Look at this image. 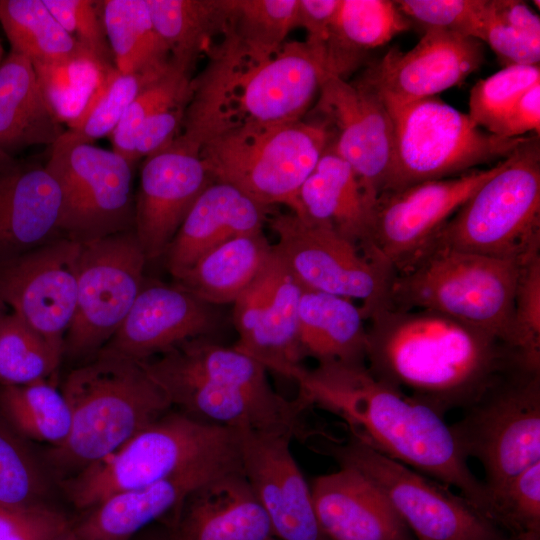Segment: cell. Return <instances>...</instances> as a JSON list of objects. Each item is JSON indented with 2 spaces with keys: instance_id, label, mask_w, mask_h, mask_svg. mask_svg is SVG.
Wrapping results in <instances>:
<instances>
[{
  "instance_id": "cell-1",
  "label": "cell",
  "mask_w": 540,
  "mask_h": 540,
  "mask_svg": "<svg viewBox=\"0 0 540 540\" xmlns=\"http://www.w3.org/2000/svg\"><path fill=\"white\" fill-rule=\"evenodd\" d=\"M360 309L368 322V370L443 417L513 372L535 369L504 340L441 313L383 301Z\"/></svg>"
},
{
  "instance_id": "cell-2",
  "label": "cell",
  "mask_w": 540,
  "mask_h": 540,
  "mask_svg": "<svg viewBox=\"0 0 540 540\" xmlns=\"http://www.w3.org/2000/svg\"><path fill=\"white\" fill-rule=\"evenodd\" d=\"M297 399L339 417L351 437L444 485L483 516L487 492L470 470L450 424L434 409L379 380L366 364L318 363L292 377Z\"/></svg>"
},
{
  "instance_id": "cell-3",
  "label": "cell",
  "mask_w": 540,
  "mask_h": 540,
  "mask_svg": "<svg viewBox=\"0 0 540 540\" xmlns=\"http://www.w3.org/2000/svg\"><path fill=\"white\" fill-rule=\"evenodd\" d=\"M192 78L182 132L178 137L200 150L223 133L302 120L328 76L322 52L305 41H286L260 56L229 30Z\"/></svg>"
},
{
  "instance_id": "cell-4",
  "label": "cell",
  "mask_w": 540,
  "mask_h": 540,
  "mask_svg": "<svg viewBox=\"0 0 540 540\" xmlns=\"http://www.w3.org/2000/svg\"><path fill=\"white\" fill-rule=\"evenodd\" d=\"M172 407L201 422L306 440L319 431L302 419L306 409L271 387L265 367L234 347L196 338L140 361Z\"/></svg>"
},
{
  "instance_id": "cell-5",
  "label": "cell",
  "mask_w": 540,
  "mask_h": 540,
  "mask_svg": "<svg viewBox=\"0 0 540 540\" xmlns=\"http://www.w3.org/2000/svg\"><path fill=\"white\" fill-rule=\"evenodd\" d=\"M61 391L71 427L46 458L63 479L112 454L172 408L140 361L105 353L72 370Z\"/></svg>"
},
{
  "instance_id": "cell-6",
  "label": "cell",
  "mask_w": 540,
  "mask_h": 540,
  "mask_svg": "<svg viewBox=\"0 0 540 540\" xmlns=\"http://www.w3.org/2000/svg\"><path fill=\"white\" fill-rule=\"evenodd\" d=\"M212 466L242 469L240 431L169 410L61 485L69 500L85 511L113 494Z\"/></svg>"
},
{
  "instance_id": "cell-7",
  "label": "cell",
  "mask_w": 540,
  "mask_h": 540,
  "mask_svg": "<svg viewBox=\"0 0 540 540\" xmlns=\"http://www.w3.org/2000/svg\"><path fill=\"white\" fill-rule=\"evenodd\" d=\"M520 264L436 248L394 274L384 303L441 313L512 346L514 296Z\"/></svg>"
},
{
  "instance_id": "cell-8",
  "label": "cell",
  "mask_w": 540,
  "mask_h": 540,
  "mask_svg": "<svg viewBox=\"0 0 540 540\" xmlns=\"http://www.w3.org/2000/svg\"><path fill=\"white\" fill-rule=\"evenodd\" d=\"M436 248L519 264L540 253L539 135L527 137L503 160L500 169L456 211L425 252Z\"/></svg>"
},
{
  "instance_id": "cell-9",
  "label": "cell",
  "mask_w": 540,
  "mask_h": 540,
  "mask_svg": "<svg viewBox=\"0 0 540 540\" xmlns=\"http://www.w3.org/2000/svg\"><path fill=\"white\" fill-rule=\"evenodd\" d=\"M331 140L321 121L243 127L200 147L215 181L233 185L260 205L298 213V195Z\"/></svg>"
},
{
  "instance_id": "cell-10",
  "label": "cell",
  "mask_w": 540,
  "mask_h": 540,
  "mask_svg": "<svg viewBox=\"0 0 540 540\" xmlns=\"http://www.w3.org/2000/svg\"><path fill=\"white\" fill-rule=\"evenodd\" d=\"M387 109L393 123L394 153L382 192L498 163L527 139L494 135L435 96Z\"/></svg>"
},
{
  "instance_id": "cell-11",
  "label": "cell",
  "mask_w": 540,
  "mask_h": 540,
  "mask_svg": "<svg viewBox=\"0 0 540 540\" xmlns=\"http://www.w3.org/2000/svg\"><path fill=\"white\" fill-rule=\"evenodd\" d=\"M462 411L450 426L465 457L482 464L488 502L540 461V369L513 372Z\"/></svg>"
},
{
  "instance_id": "cell-12",
  "label": "cell",
  "mask_w": 540,
  "mask_h": 540,
  "mask_svg": "<svg viewBox=\"0 0 540 540\" xmlns=\"http://www.w3.org/2000/svg\"><path fill=\"white\" fill-rule=\"evenodd\" d=\"M62 194L60 233L87 242L134 230L133 165L72 130L51 145L45 165Z\"/></svg>"
},
{
  "instance_id": "cell-13",
  "label": "cell",
  "mask_w": 540,
  "mask_h": 540,
  "mask_svg": "<svg viewBox=\"0 0 540 540\" xmlns=\"http://www.w3.org/2000/svg\"><path fill=\"white\" fill-rule=\"evenodd\" d=\"M325 454L369 478L387 497L416 540H501L499 528L466 498L350 436L328 439Z\"/></svg>"
},
{
  "instance_id": "cell-14",
  "label": "cell",
  "mask_w": 540,
  "mask_h": 540,
  "mask_svg": "<svg viewBox=\"0 0 540 540\" xmlns=\"http://www.w3.org/2000/svg\"><path fill=\"white\" fill-rule=\"evenodd\" d=\"M266 223L277 236L275 254L303 289L358 299L361 306L385 300L395 271L382 258L331 225L291 211Z\"/></svg>"
},
{
  "instance_id": "cell-15",
  "label": "cell",
  "mask_w": 540,
  "mask_h": 540,
  "mask_svg": "<svg viewBox=\"0 0 540 540\" xmlns=\"http://www.w3.org/2000/svg\"><path fill=\"white\" fill-rule=\"evenodd\" d=\"M77 306L64 352L83 357L117 331L144 285L148 261L134 230L80 242Z\"/></svg>"
},
{
  "instance_id": "cell-16",
  "label": "cell",
  "mask_w": 540,
  "mask_h": 540,
  "mask_svg": "<svg viewBox=\"0 0 540 540\" xmlns=\"http://www.w3.org/2000/svg\"><path fill=\"white\" fill-rule=\"evenodd\" d=\"M416 183L380 193L371 210L373 248L396 272L422 255L468 198L501 167Z\"/></svg>"
},
{
  "instance_id": "cell-17",
  "label": "cell",
  "mask_w": 540,
  "mask_h": 540,
  "mask_svg": "<svg viewBox=\"0 0 540 540\" xmlns=\"http://www.w3.org/2000/svg\"><path fill=\"white\" fill-rule=\"evenodd\" d=\"M80 246L55 238L0 264V300L63 353L77 306Z\"/></svg>"
},
{
  "instance_id": "cell-18",
  "label": "cell",
  "mask_w": 540,
  "mask_h": 540,
  "mask_svg": "<svg viewBox=\"0 0 540 540\" xmlns=\"http://www.w3.org/2000/svg\"><path fill=\"white\" fill-rule=\"evenodd\" d=\"M331 134L330 145L355 172L373 207L389 177L394 134L390 113L368 85L328 75L315 107Z\"/></svg>"
},
{
  "instance_id": "cell-19",
  "label": "cell",
  "mask_w": 540,
  "mask_h": 540,
  "mask_svg": "<svg viewBox=\"0 0 540 540\" xmlns=\"http://www.w3.org/2000/svg\"><path fill=\"white\" fill-rule=\"evenodd\" d=\"M302 292L303 288L273 250L266 267L234 302L238 340L233 347L266 370L292 379L304 358L298 337Z\"/></svg>"
},
{
  "instance_id": "cell-20",
  "label": "cell",
  "mask_w": 540,
  "mask_h": 540,
  "mask_svg": "<svg viewBox=\"0 0 540 540\" xmlns=\"http://www.w3.org/2000/svg\"><path fill=\"white\" fill-rule=\"evenodd\" d=\"M481 42L457 33L428 29L408 51L390 49L357 78L386 107L434 97L465 80L482 65Z\"/></svg>"
},
{
  "instance_id": "cell-21",
  "label": "cell",
  "mask_w": 540,
  "mask_h": 540,
  "mask_svg": "<svg viewBox=\"0 0 540 540\" xmlns=\"http://www.w3.org/2000/svg\"><path fill=\"white\" fill-rule=\"evenodd\" d=\"M213 181L199 149L179 137L145 158L134 232L147 260L165 254L191 207Z\"/></svg>"
},
{
  "instance_id": "cell-22",
  "label": "cell",
  "mask_w": 540,
  "mask_h": 540,
  "mask_svg": "<svg viewBox=\"0 0 540 540\" xmlns=\"http://www.w3.org/2000/svg\"><path fill=\"white\" fill-rule=\"evenodd\" d=\"M287 436L240 431L242 471L278 540H327Z\"/></svg>"
},
{
  "instance_id": "cell-23",
  "label": "cell",
  "mask_w": 540,
  "mask_h": 540,
  "mask_svg": "<svg viewBox=\"0 0 540 540\" xmlns=\"http://www.w3.org/2000/svg\"><path fill=\"white\" fill-rule=\"evenodd\" d=\"M215 307L178 285L144 282L125 319L98 353L145 361L208 337L220 324Z\"/></svg>"
},
{
  "instance_id": "cell-24",
  "label": "cell",
  "mask_w": 540,
  "mask_h": 540,
  "mask_svg": "<svg viewBox=\"0 0 540 540\" xmlns=\"http://www.w3.org/2000/svg\"><path fill=\"white\" fill-rule=\"evenodd\" d=\"M310 490L327 540H413L383 492L354 468L319 475Z\"/></svg>"
},
{
  "instance_id": "cell-25",
  "label": "cell",
  "mask_w": 540,
  "mask_h": 540,
  "mask_svg": "<svg viewBox=\"0 0 540 540\" xmlns=\"http://www.w3.org/2000/svg\"><path fill=\"white\" fill-rule=\"evenodd\" d=\"M62 194L45 166L0 157V264L55 239Z\"/></svg>"
},
{
  "instance_id": "cell-26",
  "label": "cell",
  "mask_w": 540,
  "mask_h": 540,
  "mask_svg": "<svg viewBox=\"0 0 540 540\" xmlns=\"http://www.w3.org/2000/svg\"><path fill=\"white\" fill-rule=\"evenodd\" d=\"M269 519L243 471L210 479L173 511L170 540H269Z\"/></svg>"
},
{
  "instance_id": "cell-27",
  "label": "cell",
  "mask_w": 540,
  "mask_h": 540,
  "mask_svg": "<svg viewBox=\"0 0 540 540\" xmlns=\"http://www.w3.org/2000/svg\"><path fill=\"white\" fill-rule=\"evenodd\" d=\"M271 208L231 184L213 181L199 195L165 252L178 279L204 254L235 237L263 230Z\"/></svg>"
},
{
  "instance_id": "cell-28",
  "label": "cell",
  "mask_w": 540,
  "mask_h": 540,
  "mask_svg": "<svg viewBox=\"0 0 540 540\" xmlns=\"http://www.w3.org/2000/svg\"><path fill=\"white\" fill-rule=\"evenodd\" d=\"M241 469L212 466L191 470L155 484L113 494L73 521L74 540H131L140 530L173 512L194 489Z\"/></svg>"
},
{
  "instance_id": "cell-29",
  "label": "cell",
  "mask_w": 540,
  "mask_h": 540,
  "mask_svg": "<svg viewBox=\"0 0 540 540\" xmlns=\"http://www.w3.org/2000/svg\"><path fill=\"white\" fill-rule=\"evenodd\" d=\"M299 216L327 223L341 235L374 254L370 240L372 206L350 165L330 142L298 195Z\"/></svg>"
},
{
  "instance_id": "cell-30",
  "label": "cell",
  "mask_w": 540,
  "mask_h": 540,
  "mask_svg": "<svg viewBox=\"0 0 540 540\" xmlns=\"http://www.w3.org/2000/svg\"><path fill=\"white\" fill-rule=\"evenodd\" d=\"M48 105L32 62L10 51L0 65V157L52 145L64 133Z\"/></svg>"
},
{
  "instance_id": "cell-31",
  "label": "cell",
  "mask_w": 540,
  "mask_h": 540,
  "mask_svg": "<svg viewBox=\"0 0 540 540\" xmlns=\"http://www.w3.org/2000/svg\"><path fill=\"white\" fill-rule=\"evenodd\" d=\"M360 307L341 296L303 289L298 337L303 357L318 363L366 364L367 327Z\"/></svg>"
},
{
  "instance_id": "cell-32",
  "label": "cell",
  "mask_w": 540,
  "mask_h": 540,
  "mask_svg": "<svg viewBox=\"0 0 540 540\" xmlns=\"http://www.w3.org/2000/svg\"><path fill=\"white\" fill-rule=\"evenodd\" d=\"M412 23L391 0H340L321 45L328 75L345 79L365 54L409 30Z\"/></svg>"
},
{
  "instance_id": "cell-33",
  "label": "cell",
  "mask_w": 540,
  "mask_h": 540,
  "mask_svg": "<svg viewBox=\"0 0 540 540\" xmlns=\"http://www.w3.org/2000/svg\"><path fill=\"white\" fill-rule=\"evenodd\" d=\"M272 255L273 246L263 230L244 234L204 254L176 279V285L213 306L234 304Z\"/></svg>"
},
{
  "instance_id": "cell-34",
  "label": "cell",
  "mask_w": 540,
  "mask_h": 540,
  "mask_svg": "<svg viewBox=\"0 0 540 540\" xmlns=\"http://www.w3.org/2000/svg\"><path fill=\"white\" fill-rule=\"evenodd\" d=\"M155 31L170 61L191 74L230 23L233 0H147Z\"/></svg>"
},
{
  "instance_id": "cell-35",
  "label": "cell",
  "mask_w": 540,
  "mask_h": 540,
  "mask_svg": "<svg viewBox=\"0 0 540 540\" xmlns=\"http://www.w3.org/2000/svg\"><path fill=\"white\" fill-rule=\"evenodd\" d=\"M0 25L11 51L33 65L93 55L62 28L43 0H0Z\"/></svg>"
},
{
  "instance_id": "cell-36",
  "label": "cell",
  "mask_w": 540,
  "mask_h": 540,
  "mask_svg": "<svg viewBox=\"0 0 540 540\" xmlns=\"http://www.w3.org/2000/svg\"><path fill=\"white\" fill-rule=\"evenodd\" d=\"M102 22L115 68L124 74L163 67L169 53L158 37L147 0H105Z\"/></svg>"
},
{
  "instance_id": "cell-37",
  "label": "cell",
  "mask_w": 540,
  "mask_h": 540,
  "mask_svg": "<svg viewBox=\"0 0 540 540\" xmlns=\"http://www.w3.org/2000/svg\"><path fill=\"white\" fill-rule=\"evenodd\" d=\"M0 411L23 438L61 445L71 427V410L62 393L48 380L23 386H2Z\"/></svg>"
},
{
  "instance_id": "cell-38",
  "label": "cell",
  "mask_w": 540,
  "mask_h": 540,
  "mask_svg": "<svg viewBox=\"0 0 540 540\" xmlns=\"http://www.w3.org/2000/svg\"><path fill=\"white\" fill-rule=\"evenodd\" d=\"M481 42L503 67L539 65L540 18L526 2L486 0Z\"/></svg>"
},
{
  "instance_id": "cell-39",
  "label": "cell",
  "mask_w": 540,
  "mask_h": 540,
  "mask_svg": "<svg viewBox=\"0 0 540 540\" xmlns=\"http://www.w3.org/2000/svg\"><path fill=\"white\" fill-rule=\"evenodd\" d=\"M63 352L14 313L0 321V385L23 386L46 381L56 371Z\"/></svg>"
},
{
  "instance_id": "cell-40",
  "label": "cell",
  "mask_w": 540,
  "mask_h": 540,
  "mask_svg": "<svg viewBox=\"0 0 540 540\" xmlns=\"http://www.w3.org/2000/svg\"><path fill=\"white\" fill-rule=\"evenodd\" d=\"M33 67L51 110L61 123L69 124L81 114L106 73L115 66L87 55Z\"/></svg>"
},
{
  "instance_id": "cell-41",
  "label": "cell",
  "mask_w": 540,
  "mask_h": 540,
  "mask_svg": "<svg viewBox=\"0 0 540 540\" xmlns=\"http://www.w3.org/2000/svg\"><path fill=\"white\" fill-rule=\"evenodd\" d=\"M170 64L130 74L111 68L81 114L67 124L68 129L92 143L110 135L137 95L163 75Z\"/></svg>"
},
{
  "instance_id": "cell-42",
  "label": "cell",
  "mask_w": 540,
  "mask_h": 540,
  "mask_svg": "<svg viewBox=\"0 0 540 540\" xmlns=\"http://www.w3.org/2000/svg\"><path fill=\"white\" fill-rule=\"evenodd\" d=\"M298 0H233L229 30L250 52L278 51L297 28Z\"/></svg>"
},
{
  "instance_id": "cell-43",
  "label": "cell",
  "mask_w": 540,
  "mask_h": 540,
  "mask_svg": "<svg viewBox=\"0 0 540 540\" xmlns=\"http://www.w3.org/2000/svg\"><path fill=\"white\" fill-rule=\"evenodd\" d=\"M24 439L0 418V506L44 504L47 475Z\"/></svg>"
},
{
  "instance_id": "cell-44",
  "label": "cell",
  "mask_w": 540,
  "mask_h": 540,
  "mask_svg": "<svg viewBox=\"0 0 540 540\" xmlns=\"http://www.w3.org/2000/svg\"><path fill=\"white\" fill-rule=\"evenodd\" d=\"M191 84V74L171 63L168 70L147 85L128 107L110 134L112 150L134 165V139L141 125L163 110L188 104Z\"/></svg>"
},
{
  "instance_id": "cell-45",
  "label": "cell",
  "mask_w": 540,
  "mask_h": 540,
  "mask_svg": "<svg viewBox=\"0 0 540 540\" xmlns=\"http://www.w3.org/2000/svg\"><path fill=\"white\" fill-rule=\"evenodd\" d=\"M539 82V65L503 67L473 86L468 116L477 126L493 134L516 101Z\"/></svg>"
},
{
  "instance_id": "cell-46",
  "label": "cell",
  "mask_w": 540,
  "mask_h": 540,
  "mask_svg": "<svg viewBox=\"0 0 540 540\" xmlns=\"http://www.w3.org/2000/svg\"><path fill=\"white\" fill-rule=\"evenodd\" d=\"M484 515L511 535L540 533V461L490 495Z\"/></svg>"
},
{
  "instance_id": "cell-47",
  "label": "cell",
  "mask_w": 540,
  "mask_h": 540,
  "mask_svg": "<svg viewBox=\"0 0 540 540\" xmlns=\"http://www.w3.org/2000/svg\"><path fill=\"white\" fill-rule=\"evenodd\" d=\"M512 346L540 369V253L522 262L514 296Z\"/></svg>"
},
{
  "instance_id": "cell-48",
  "label": "cell",
  "mask_w": 540,
  "mask_h": 540,
  "mask_svg": "<svg viewBox=\"0 0 540 540\" xmlns=\"http://www.w3.org/2000/svg\"><path fill=\"white\" fill-rule=\"evenodd\" d=\"M397 7L411 23L481 42L486 0H398Z\"/></svg>"
},
{
  "instance_id": "cell-49",
  "label": "cell",
  "mask_w": 540,
  "mask_h": 540,
  "mask_svg": "<svg viewBox=\"0 0 540 540\" xmlns=\"http://www.w3.org/2000/svg\"><path fill=\"white\" fill-rule=\"evenodd\" d=\"M62 28L102 63L112 65V53L93 1L43 0Z\"/></svg>"
},
{
  "instance_id": "cell-50",
  "label": "cell",
  "mask_w": 540,
  "mask_h": 540,
  "mask_svg": "<svg viewBox=\"0 0 540 540\" xmlns=\"http://www.w3.org/2000/svg\"><path fill=\"white\" fill-rule=\"evenodd\" d=\"M73 521L45 504L0 506V540H63Z\"/></svg>"
},
{
  "instance_id": "cell-51",
  "label": "cell",
  "mask_w": 540,
  "mask_h": 540,
  "mask_svg": "<svg viewBox=\"0 0 540 540\" xmlns=\"http://www.w3.org/2000/svg\"><path fill=\"white\" fill-rule=\"evenodd\" d=\"M187 105L163 110L141 125L134 139V162L166 148L178 137Z\"/></svg>"
},
{
  "instance_id": "cell-52",
  "label": "cell",
  "mask_w": 540,
  "mask_h": 540,
  "mask_svg": "<svg viewBox=\"0 0 540 540\" xmlns=\"http://www.w3.org/2000/svg\"><path fill=\"white\" fill-rule=\"evenodd\" d=\"M540 131V82L530 87L512 106L493 134L503 138H519L528 132Z\"/></svg>"
},
{
  "instance_id": "cell-53",
  "label": "cell",
  "mask_w": 540,
  "mask_h": 540,
  "mask_svg": "<svg viewBox=\"0 0 540 540\" xmlns=\"http://www.w3.org/2000/svg\"><path fill=\"white\" fill-rule=\"evenodd\" d=\"M340 0H298L297 28H303L305 42L315 48L321 47L333 24Z\"/></svg>"
},
{
  "instance_id": "cell-54",
  "label": "cell",
  "mask_w": 540,
  "mask_h": 540,
  "mask_svg": "<svg viewBox=\"0 0 540 540\" xmlns=\"http://www.w3.org/2000/svg\"><path fill=\"white\" fill-rule=\"evenodd\" d=\"M540 533H523L518 535H511L509 537H503L501 540H539Z\"/></svg>"
},
{
  "instance_id": "cell-55",
  "label": "cell",
  "mask_w": 540,
  "mask_h": 540,
  "mask_svg": "<svg viewBox=\"0 0 540 540\" xmlns=\"http://www.w3.org/2000/svg\"><path fill=\"white\" fill-rule=\"evenodd\" d=\"M5 52H4V48H3V45H2V42L0 40V65L2 63V61L4 60L5 58Z\"/></svg>"
},
{
  "instance_id": "cell-56",
  "label": "cell",
  "mask_w": 540,
  "mask_h": 540,
  "mask_svg": "<svg viewBox=\"0 0 540 540\" xmlns=\"http://www.w3.org/2000/svg\"><path fill=\"white\" fill-rule=\"evenodd\" d=\"M4 303L0 300V321L2 320V318L4 317L5 315V312H4Z\"/></svg>"
},
{
  "instance_id": "cell-57",
  "label": "cell",
  "mask_w": 540,
  "mask_h": 540,
  "mask_svg": "<svg viewBox=\"0 0 540 540\" xmlns=\"http://www.w3.org/2000/svg\"><path fill=\"white\" fill-rule=\"evenodd\" d=\"M69 532H70V531H69ZM63 540H74V539L71 538V537L69 536V533H68L67 536H66Z\"/></svg>"
},
{
  "instance_id": "cell-58",
  "label": "cell",
  "mask_w": 540,
  "mask_h": 540,
  "mask_svg": "<svg viewBox=\"0 0 540 540\" xmlns=\"http://www.w3.org/2000/svg\"><path fill=\"white\" fill-rule=\"evenodd\" d=\"M269 540H278V539H276L275 537H273V538H271V539H269Z\"/></svg>"
}]
</instances>
